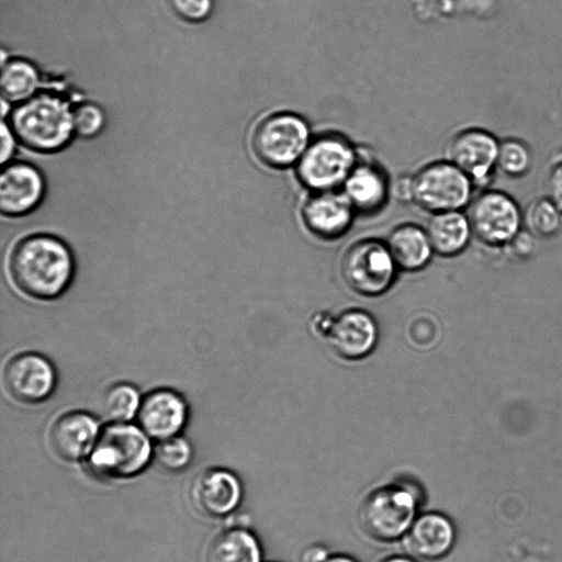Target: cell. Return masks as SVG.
Masks as SVG:
<instances>
[{
  "label": "cell",
  "instance_id": "44dd1931",
  "mask_svg": "<svg viewBox=\"0 0 562 562\" xmlns=\"http://www.w3.org/2000/svg\"><path fill=\"white\" fill-rule=\"evenodd\" d=\"M426 232L434 254L443 258L462 254L473 237L469 217L463 211L432 213Z\"/></svg>",
  "mask_w": 562,
  "mask_h": 562
},
{
  "label": "cell",
  "instance_id": "e0dca14e",
  "mask_svg": "<svg viewBox=\"0 0 562 562\" xmlns=\"http://www.w3.org/2000/svg\"><path fill=\"white\" fill-rule=\"evenodd\" d=\"M44 194L41 172L26 162L9 164L0 176V210L3 215L21 216L33 211Z\"/></svg>",
  "mask_w": 562,
  "mask_h": 562
},
{
  "label": "cell",
  "instance_id": "9a60e30c",
  "mask_svg": "<svg viewBox=\"0 0 562 562\" xmlns=\"http://www.w3.org/2000/svg\"><path fill=\"white\" fill-rule=\"evenodd\" d=\"M241 485L232 472L209 469L192 480L190 498L201 514L220 517L232 513L240 503Z\"/></svg>",
  "mask_w": 562,
  "mask_h": 562
},
{
  "label": "cell",
  "instance_id": "2e32d148",
  "mask_svg": "<svg viewBox=\"0 0 562 562\" xmlns=\"http://www.w3.org/2000/svg\"><path fill=\"white\" fill-rule=\"evenodd\" d=\"M456 536L449 517L439 512H426L414 519L404 536V547L414 558L437 561L451 551Z\"/></svg>",
  "mask_w": 562,
  "mask_h": 562
},
{
  "label": "cell",
  "instance_id": "83f0119b",
  "mask_svg": "<svg viewBox=\"0 0 562 562\" xmlns=\"http://www.w3.org/2000/svg\"><path fill=\"white\" fill-rule=\"evenodd\" d=\"M104 125L102 110L93 103H80L72 110L74 132L81 137H93L98 135Z\"/></svg>",
  "mask_w": 562,
  "mask_h": 562
},
{
  "label": "cell",
  "instance_id": "52a82bcc",
  "mask_svg": "<svg viewBox=\"0 0 562 562\" xmlns=\"http://www.w3.org/2000/svg\"><path fill=\"white\" fill-rule=\"evenodd\" d=\"M473 181L450 160L425 165L409 178V199L431 213L463 211L474 196Z\"/></svg>",
  "mask_w": 562,
  "mask_h": 562
},
{
  "label": "cell",
  "instance_id": "7402d4cb",
  "mask_svg": "<svg viewBox=\"0 0 562 562\" xmlns=\"http://www.w3.org/2000/svg\"><path fill=\"white\" fill-rule=\"evenodd\" d=\"M262 550L257 537L244 528L217 533L210 542L205 562H261Z\"/></svg>",
  "mask_w": 562,
  "mask_h": 562
},
{
  "label": "cell",
  "instance_id": "4dcf8cb0",
  "mask_svg": "<svg viewBox=\"0 0 562 562\" xmlns=\"http://www.w3.org/2000/svg\"><path fill=\"white\" fill-rule=\"evenodd\" d=\"M1 164L4 165L14 154L15 150V135L11 130V126L1 122Z\"/></svg>",
  "mask_w": 562,
  "mask_h": 562
},
{
  "label": "cell",
  "instance_id": "7c38bea8",
  "mask_svg": "<svg viewBox=\"0 0 562 562\" xmlns=\"http://www.w3.org/2000/svg\"><path fill=\"white\" fill-rule=\"evenodd\" d=\"M324 339L340 358L361 360L371 355L378 345V323L364 310L348 308L333 316Z\"/></svg>",
  "mask_w": 562,
  "mask_h": 562
},
{
  "label": "cell",
  "instance_id": "6da1fadb",
  "mask_svg": "<svg viewBox=\"0 0 562 562\" xmlns=\"http://www.w3.org/2000/svg\"><path fill=\"white\" fill-rule=\"evenodd\" d=\"M9 272L23 294L49 301L69 288L75 274V258L60 238L34 234L15 244L9 259Z\"/></svg>",
  "mask_w": 562,
  "mask_h": 562
},
{
  "label": "cell",
  "instance_id": "d4e9b609",
  "mask_svg": "<svg viewBox=\"0 0 562 562\" xmlns=\"http://www.w3.org/2000/svg\"><path fill=\"white\" fill-rule=\"evenodd\" d=\"M522 224L535 238L551 239L562 231V213L547 195H538L522 210Z\"/></svg>",
  "mask_w": 562,
  "mask_h": 562
},
{
  "label": "cell",
  "instance_id": "ba28073f",
  "mask_svg": "<svg viewBox=\"0 0 562 562\" xmlns=\"http://www.w3.org/2000/svg\"><path fill=\"white\" fill-rule=\"evenodd\" d=\"M397 271L385 241L376 238L355 241L340 260L344 282L355 293L368 297L386 293L394 284Z\"/></svg>",
  "mask_w": 562,
  "mask_h": 562
},
{
  "label": "cell",
  "instance_id": "cb8c5ba5",
  "mask_svg": "<svg viewBox=\"0 0 562 562\" xmlns=\"http://www.w3.org/2000/svg\"><path fill=\"white\" fill-rule=\"evenodd\" d=\"M142 398L134 384L114 383L103 392L100 398V416L108 424L128 423L137 416Z\"/></svg>",
  "mask_w": 562,
  "mask_h": 562
},
{
  "label": "cell",
  "instance_id": "1f68e13d",
  "mask_svg": "<svg viewBox=\"0 0 562 562\" xmlns=\"http://www.w3.org/2000/svg\"><path fill=\"white\" fill-rule=\"evenodd\" d=\"M329 555L327 549L321 544L306 548L301 554V562H323Z\"/></svg>",
  "mask_w": 562,
  "mask_h": 562
},
{
  "label": "cell",
  "instance_id": "e575fe53",
  "mask_svg": "<svg viewBox=\"0 0 562 562\" xmlns=\"http://www.w3.org/2000/svg\"><path fill=\"white\" fill-rule=\"evenodd\" d=\"M9 112V101L1 99V116L4 120L5 114Z\"/></svg>",
  "mask_w": 562,
  "mask_h": 562
},
{
  "label": "cell",
  "instance_id": "836d02e7",
  "mask_svg": "<svg viewBox=\"0 0 562 562\" xmlns=\"http://www.w3.org/2000/svg\"><path fill=\"white\" fill-rule=\"evenodd\" d=\"M380 562H416L413 558L407 555H391L382 559Z\"/></svg>",
  "mask_w": 562,
  "mask_h": 562
},
{
  "label": "cell",
  "instance_id": "4fadbf2b",
  "mask_svg": "<svg viewBox=\"0 0 562 562\" xmlns=\"http://www.w3.org/2000/svg\"><path fill=\"white\" fill-rule=\"evenodd\" d=\"M300 213L305 228L322 240L344 236L356 215L347 196L338 190L311 192L302 203Z\"/></svg>",
  "mask_w": 562,
  "mask_h": 562
},
{
  "label": "cell",
  "instance_id": "d6a6232c",
  "mask_svg": "<svg viewBox=\"0 0 562 562\" xmlns=\"http://www.w3.org/2000/svg\"><path fill=\"white\" fill-rule=\"evenodd\" d=\"M323 562H358L350 555L347 554H329Z\"/></svg>",
  "mask_w": 562,
  "mask_h": 562
},
{
  "label": "cell",
  "instance_id": "484cf974",
  "mask_svg": "<svg viewBox=\"0 0 562 562\" xmlns=\"http://www.w3.org/2000/svg\"><path fill=\"white\" fill-rule=\"evenodd\" d=\"M535 155L522 138L509 136L499 139L497 171L510 179H521L532 169Z\"/></svg>",
  "mask_w": 562,
  "mask_h": 562
},
{
  "label": "cell",
  "instance_id": "277c9868",
  "mask_svg": "<svg viewBox=\"0 0 562 562\" xmlns=\"http://www.w3.org/2000/svg\"><path fill=\"white\" fill-rule=\"evenodd\" d=\"M149 437L130 423L108 424L100 430L89 453V465L106 477H128L142 471L149 461Z\"/></svg>",
  "mask_w": 562,
  "mask_h": 562
},
{
  "label": "cell",
  "instance_id": "8fae6325",
  "mask_svg": "<svg viewBox=\"0 0 562 562\" xmlns=\"http://www.w3.org/2000/svg\"><path fill=\"white\" fill-rule=\"evenodd\" d=\"M3 384L8 394L23 404H38L54 393L57 372L45 356L27 351L12 357L3 370Z\"/></svg>",
  "mask_w": 562,
  "mask_h": 562
},
{
  "label": "cell",
  "instance_id": "ac0fdd59",
  "mask_svg": "<svg viewBox=\"0 0 562 562\" xmlns=\"http://www.w3.org/2000/svg\"><path fill=\"white\" fill-rule=\"evenodd\" d=\"M100 430L93 415L74 411L63 414L53 423L48 440L59 458L75 461L90 453Z\"/></svg>",
  "mask_w": 562,
  "mask_h": 562
},
{
  "label": "cell",
  "instance_id": "7a4b0ae2",
  "mask_svg": "<svg viewBox=\"0 0 562 562\" xmlns=\"http://www.w3.org/2000/svg\"><path fill=\"white\" fill-rule=\"evenodd\" d=\"M16 139L30 149L49 153L72 137V110L61 97L42 92L19 102L10 114Z\"/></svg>",
  "mask_w": 562,
  "mask_h": 562
},
{
  "label": "cell",
  "instance_id": "5bb4252c",
  "mask_svg": "<svg viewBox=\"0 0 562 562\" xmlns=\"http://www.w3.org/2000/svg\"><path fill=\"white\" fill-rule=\"evenodd\" d=\"M188 416L184 397L175 390L161 387L143 396L136 417L138 426L149 438L161 440L177 436Z\"/></svg>",
  "mask_w": 562,
  "mask_h": 562
},
{
  "label": "cell",
  "instance_id": "f1b7e54d",
  "mask_svg": "<svg viewBox=\"0 0 562 562\" xmlns=\"http://www.w3.org/2000/svg\"><path fill=\"white\" fill-rule=\"evenodd\" d=\"M543 194L547 195L562 213V154L549 162L542 181Z\"/></svg>",
  "mask_w": 562,
  "mask_h": 562
},
{
  "label": "cell",
  "instance_id": "9c48e42d",
  "mask_svg": "<svg viewBox=\"0 0 562 562\" xmlns=\"http://www.w3.org/2000/svg\"><path fill=\"white\" fill-rule=\"evenodd\" d=\"M473 236L491 248L507 247L524 229L522 209L509 193L482 189L467 207Z\"/></svg>",
  "mask_w": 562,
  "mask_h": 562
},
{
  "label": "cell",
  "instance_id": "5b68a950",
  "mask_svg": "<svg viewBox=\"0 0 562 562\" xmlns=\"http://www.w3.org/2000/svg\"><path fill=\"white\" fill-rule=\"evenodd\" d=\"M358 160L349 139L337 133H324L312 138L295 165V172L300 183L311 192L337 190Z\"/></svg>",
  "mask_w": 562,
  "mask_h": 562
},
{
  "label": "cell",
  "instance_id": "ffe728a7",
  "mask_svg": "<svg viewBox=\"0 0 562 562\" xmlns=\"http://www.w3.org/2000/svg\"><path fill=\"white\" fill-rule=\"evenodd\" d=\"M385 244L398 270L405 272L423 270L434 255L426 228L413 223L394 227Z\"/></svg>",
  "mask_w": 562,
  "mask_h": 562
},
{
  "label": "cell",
  "instance_id": "8992f818",
  "mask_svg": "<svg viewBox=\"0 0 562 562\" xmlns=\"http://www.w3.org/2000/svg\"><path fill=\"white\" fill-rule=\"evenodd\" d=\"M312 138L304 117L293 112H277L257 123L250 136V147L262 165L286 169L295 167Z\"/></svg>",
  "mask_w": 562,
  "mask_h": 562
},
{
  "label": "cell",
  "instance_id": "4316f807",
  "mask_svg": "<svg viewBox=\"0 0 562 562\" xmlns=\"http://www.w3.org/2000/svg\"><path fill=\"white\" fill-rule=\"evenodd\" d=\"M153 452L158 464L169 471L182 470L192 457L189 442L178 435L159 440Z\"/></svg>",
  "mask_w": 562,
  "mask_h": 562
},
{
  "label": "cell",
  "instance_id": "d6986e66",
  "mask_svg": "<svg viewBox=\"0 0 562 562\" xmlns=\"http://www.w3.org/2000/svg\"><path fill=\"white\" fill-rule=\"evenodd\" d=\"M342 192L356 214L372 215L379 212L389 198V179L375 162L358 160L345 183Z\"/></svg>",
  "mask_w": 562,
  "mask_h": 562
},
{
  "label": "cell",
  "instance_id": "3957f363",
  "mask_svg": "<svg viewBox=\"0 0 562 562\" xmlns=\"http://www.w3.org/2000/svg\"><path fill=\"white\" fill-rule=\"evenodd\" d=\"M422 504V490L397 481L369 492L360 503L358 520L372 539L392 542L405 536Z\"/></svg>",
  "mask_w": 562,
  "mask_h": 562
},
{
  "label": "cell",
  "instance_id": "603a6c76",
  "mask_svg": "<svg viewBox=\"0 0 562 562\" xmlns=\"http://www.w3.org/2000/svg\"><path fill=\"white\" fill-rule=\"evenodd\" d=\"M1 95L9 102H22L35 94L40 75L33 64L13 58L1 64Z\"/></svg>",
  "mask_w": 562,
  "mask_h": 562
},
{
  "label": "cell",
  "instance_id": "30bf717a",
  "mask_svg": "<svg viewBox=\"0 0 562 562\" xmlns=\"http://www.w3.org/2000/svg\"><path fill=\"white\" fill-rule=\"evenodd\" d=\"M499 139L483 127L458 131L447 145V159L460 168L475 188L487 189L497 172Z\"/></svg>",
  "mask_w": 562,
  "mask_h": 562
},
{
  "label": "cell",
  "instance_id": "f546056e",
  "mask_svg": "<svg viewBox=\"0 0 562 562\" xmlns=\"http://www.w3.org/2000/svg\"><path fill=\"white\" fill-rule=\"evenodd\" d=\"M177 15L190 22L204 20L212 10V0H169Z\"/></svg>",
  "mask_w": 562,
  "mask_h": 562
}]
</instances>
